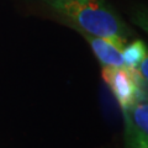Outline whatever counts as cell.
<instances>
[{
    "label": "cell",
    "mask_w": 148,
    "mask_h": 148,
    "mask_svg": "<svg viewBox=\"0 0 148 148\" xmlns=\"http://www.w3.org/2000/svg\"><path fill=\"white\" fill-rule=\"evenodd\" d=\"M80 35L86 40L89 43L92 53L98 58V61L101 63V66H111V67H122L123 64V58L122 53L116 46H114L111 42H109L105 38H100L96 36H91L88 34Z\"/></svg>",
    "instance_id": "3957f363"
},
{
    "label": "cell",
    "mask_w": 148,
    "mask_h": 148,
    "mask_svg": "<svg viewBox=\"0 0 148 148\" xmlns=\"http://www.w3.org/2000/svg\"><path fill=\"white\" fill-rule=\"evenodd\" d=\"M123 148H148V136L138 130L126 112H123Z\"/></svg>",
    "instance_id": "5b68a950"
},
{
    "label": "cell",
    "mask_w": 148,
    "mask_h": 148,
    "mask_svg": "<svg viewBox=\"0 0 148 148\" xmlns=\"http://www.w3.org/2000/svg\"><path fill=\"white\" fill-rule=\"evenodd\" d=\"M101 75L122 111L128 110L138 98L148 91L146 82L135 68L103 66Z\"/></svg>",
    "instance_id": "7a4b0ae2"
},
{
    "label": "cell",
    "mask_w": 148,
    "mask_h": 148,
    "mask_svg": "<svg viewBox=\"0 0 148 148\" xmlns=\"http://www.w3.org/2000/svg\"><path fill=\"white\" fill-rule=\"evenodd\" d=\"M147 46L141 40H135L132 42H127L121 49L123 64L128 68H137L143 57L147 53Z\"/></svg>",
    "instance_id": "8992f818"
},
{
    "label": "cell",
    "mask_w": 148,
    "mask_h": 148,
    "mask_svg": "<svg viewBox=\"0 0 148 148\" xmlns=\"http://www.w3.org/2000/svg\"><path fill=\"white\" fill-rule=\"evenodd\" d=\"M131 21L148 35V8H136L131 14Z\"/></svg>",
    "instance_id": "52a82bcc"
},
{
    "label": "cell",
    "mask_w": 148,
    "mask_h": 148,
    "mask_svg": "<svg viewBox=\"0 0 148 148\" xmlns=\"http://www.w3.org/2000/svg\"><path fill=\"white\" fill-rule=\"evenodd\" d=\"M136 69L140 73V75L142 77V79L146 82V84H148V51Z\"/></svg>",
    "instance_id": "ba28073f"
},
{
    "label": "cell",
    "mask_w": 148,
    "mask_h": 148,
    "mask_svg": "<svg viewBox=\"0 0 148 148\" xmlns=\"http://www.w3.org/2000/svg\"><path fill=\"white\" fill-rule=\"evenodd\" d=\"M56 15L78 32L105 38L121 51L131 29L104 0H42Z\"/></svg>",
    "instance_id": "6da1fadb"
},
{
    "label": "cell",
    "mask_w": 148,
    "mask_h": 148,
    "mask_svg": "<svg viewBox=\"0 0 148 148\" xmlns=\"http://www.w3.org/2000/svg\"><path fill=\"white\" fill-rule=\"evenodd\" d=\"M122 112H126L133 125L148 136V91L138 98L128 110Z\"/></svg>",
    "instance_id": "277c9868"
}]
</instances>
